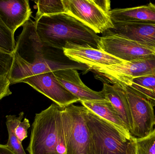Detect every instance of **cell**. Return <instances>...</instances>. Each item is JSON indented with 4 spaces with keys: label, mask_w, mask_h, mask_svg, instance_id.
Returning <instances> with one entry per match:
<instances>
[{
    "label": "cell",
    "mask_w": 155,
    "mask_h": 154,
    "mask_svg": "<svg viewBox=\"0 0 155 154\" xmlns=\"http://www.w3.org/2000/svg\"><path fill=\"white\" fill-rule=\"evenodd\" d=\"M61 109L54 103L35 115L26 149L29 154H66Z\"/></svg>",
    "instance_id": "3"
},
{
    "label": "cell",
    "mask_w": 155,
    "mask_h": 154,
    "mask_svg": "<svg viewBox=\"0 0 155 154\" xmlns=\"http://www.w3.org/2000/svg\"><path fill=\"white\" fill-rule=\"evenodd\" d=\"M82 106L92 113L110 123L128 136H131L121 118L109 101H80Z\"/></svg>",
    "instance_id": "17"
},
{
    "label": "cell",
    "mask_w": 155,
    "mask_h": 154,
    "mask_svg": "<svg viewBox=\"0 0 155 154\" xmlns=\"http://www.w3.org/2000/svg\"><path fill=\"white\" fill-rule=\"evenodd\" d=\"M66 154H92V141L85 107L70 105L61 109Z\"/></svg>",
    "instance_id": "5"
},
{
    "label": "cell",
    "mask_w": 155,
    "mask_h": 154,
    "mask_svg": "<svg viewBox=\"0 0 155 154\" xmlns=\"http://www.w3.org/2000/svg\"><path fill=\"white\" fill-rule=\"evenodd\" d=\"M15 45L14 33L5 26L0 18V49L9 54H14Z\"/></svg>",
    "instance_id": "21"
},
{
    "label": "cell",
    "mask_w": 155,
    "mask_h": 154,
    "mask_svg": "<svg viewBox=\"0 0 155 154\" xmlns=\"http://www.w3.org/2000/svg\"><path fill=\"white\" fill-rule=\"evenodd\" d=\"M59 82L80 101L107 100L103 91H94L87 86L79 77L77 70H60L54 71Z\"/></svg>",
    "instance_id": "13"
},
{
    "label": "cell",
    "mask_w": 155,
    "mask_h": 154,
    "mask_svg": "<svg viewBox=\"0 0 155 154\" xmlns=\"http://www.w3.org/2000/svg\"><path fill=\"white\" fill-rule=\"evenodd\" d=\"M104 83L123 87L131 86L134 79L155 75V58L138 60L100 68L90 69Z\"/></svg>",
    "instance_id": "6"
},
{
    "label": "cell",
    "mask_w": 155,
    "mask_h": 154,
    "mask_svg": "<svg viewBox=\"0 0 155 154\" xmlns=\"http://www.w3.org/2000/svg\"><path fill=\"white\" fill-rule=\"evenodd\" d=\"M102 91L131 134L133 122L129 104L124 89L117 85L104 83Z\"/></svg>",
    "instance_id": "16"
},
{
    "label": "cell",
    "mask_w": 155,
    "mask_h": 154,
    "mask_svg": "<svg viewBox=\"0 0 155 154\" xmlns=\"http://www.w3.org/2000/svg\"><path fill=\"white\" fill-rule=\"evenodd\" d=\"M65 55L70 59L92 68H100L124 63L117 58L100 49L90 47L69 45L64 49Z\"/></svg>",
    "instance_id": "12"
},
{
    "label": "cell",
    "mask_w": 155,
    "mask_h": 154,
    "mask_svg": "<svg viewBox=\"0 0 155 154\" xmlns=\"http://www.w3.org/2000/svg\"><path fill=\"white\" fill-rule=\"evenodd\" d=\"M136 154H155V128L146 137L136 138Z\"/></svg>",
    "instance_id": "22"
},
{
    "label": "cell",
    "mask_w": 155,
    "mask_h": 154,
    "mask_svg": "<svg viewBox=\"0 0 155 154\" xmlns=\"http://www.w3.org/2000/svg\"><path fill=\"white\" fill-rule=\"evenodd\" d=\"M14 61V54H9L0 49V76L7 77Z\"/></svg>",
    "instance_id": "23"
},
{
    "label": "cell",
    "mask_w": 155,
    "mask_h": 154,
    "mask_svg": "<svg viewBox=\"0 0 155 154\" xmlns=\"http://www.w3.org/2000/svg\"><path fill=\"white\" fill-rule=\"evenodd\" d=\"M99 49L124 61L155 58V53L131 40L116 35L100 38Z\"/></svg>",
    "instance_id": "10"
},
{
    "label": "cell",
    "mask_w": 155,
    "mask_h": 154,
    "mask_svg": "<svg viewBox=\"0 0 155 154\" xmlns=\"http://www.w3.org/2000/svg\"><path fill=\"white\" fill-rule=\"evenodd\" d=\"M11 85L7 77L0 76V100L12 94L9 86Z\"/></svg>",
    "instance_id": "25"
},
{
    "label": "cell",
    "mask_w": 155,
    "mask_h": 154,
    "mask_svg": "<svg viewBox=\"0 0 155 154\" xmlns=\"http://www.w3.org/2000/svg\"><path fill=\"white\" fill-rule=\"evenodd\" d=\"M31 13L28 0L0 1V18L13 33L29 20Z\"/></svg>",
    "instance_id": "14"
},
{
    "label": "cell",
    "mask_w": 155,
    "mask_h": 154,
    "mask_svg": "<svg viewBox=\"0 0 155 154\" xmlns=\"http://www.w3.org/2000/svg\"><path fill=\"white\" fill-rule=\"evenodd\" d=\"M0 154H15L9 150L5 145H0Z\"/></svg>",
    "instance_id": "26"
},
{
    "label": "cell",
    "mask_w": 155,
    "mask_h": 154,
    "mask_svg": "<svg viewBox=\"0 0 155 154\" xmlns=\"http://www.w3.org/2000/svg\"><path fill=\"white\" fill-rule=\"evenodd\" d=\"M30 127L29 120L25 118L23 121H21L15 129L16 135L21 142L27 137V130Z\"/></svg>",
    "instance_id": "24"
},
{
    "label": "cell",
    "mask_w": 155,
    "mask_h": 154,
    "mask_svg": "<svg viewBox=\"0 0 155 154\" xmlns=\"http://www.w3.org/2000/svg\"><path fill=\"white\" fill-rule=\"evenodd\" d=\"M131 86L150 100L155 106V75L134 79Z\"/></svg>",
    "instance_id": "19"
},
{
    "label": "cell",
    "mask_w": 155,
    "mask_h": 154,
    "mask_svg": "<svg viewBox=\"0 0 155 154\" xmlns=\"http://www.w3.org/2000/svg\"><path fill=\"white\" fill-rule=\"evenodd\" d=\"M35 2L36 3L38 9L35 17V21L38 20L41 17L45 15L66 13L62 0H39L35 1Z\"/></svg>",
    "instance_id": "20"
},
{
    "label": "cell",
    "mask_w": 155,
    "mask_h": 154,
    "mask_svg": "<svg viewBox=\"0 0 155 154\" xmlns=\"http://www.w3.org/2000/svg\"><path fill=\"white\" fill-rule=\"evenodd\" d=\"M29 84L38 92L52 100L61 108L79 101L59 82L54 71L45 72L24 79L19 82Z\"/></svg>",
    "instance_id": "9"
},
{
    "label": "cell",
    "mask_w": 155,
    "mask_h": 154,
    "mask_svg": "<svg viewBox=\"0 0 155 154\" xmlns=\"http://www.w3.org/2000/svg\"><path fill=\"white\" fill-rule=\"evenodd\" d=\"M133 122L132 136L143 138L154 130L155 115L153 103L131 86H124Z\"/></svg>",
    "instance_id": "8"
},
{
    "label": "cell",
    "mask_w": 155,
    "mask_h": 154,
    "mask_svg": "<svg viewBox=\"0 0 155 154\" xmlns=\"http://www.w3.org/2000/svg\"><path fill=\"white\" fill-rule=\"evenodd\" d=\"M22 26L21 33L16 42L12 66L7 77L11 84L19 83L31 76L60 70L89 71L88 66L70 59L63 50L42 41L37 35L34 22L31 20Z\"/></svg>",
    "instance_id": "1"
},
{
    "label": "cell",
    "mask_w": 155,
    "mask_h": 154,
    "mask_svg": "<svg viewBox=\"0 0 155 154\" xmlns=\"http://www.w3.org/2000/svg\"><path fill=\"white\" fill-rule=\"evenodd\" d=\"M66 13L76 18L95 33H104L114 28L109 12L98 0H62Z\"/></svg>",
    "instance_id": "7"
},
{
    "label": "cell",
    "mask_w": 155,
    "mask_h": 154,
    "mask_svg": "<svg viewBox=\"0 0 155 154\" xmlns=\"http://www.w3.org/2000/svg\"><path fill=\"white\" fill-rule=\"evenodd\" d=\"M113 23L155 24V5L127 8H116L109 12Z\"/></svg>",
    "instance_id": "15"
},
{
    "label": "cell",
    "mask_w": 155,
    "mask_h": 154,
    "mask_svg": "<svg viewBox=\"0 0 155 154\" xmlns=\"http://www.w3.org/2000/svg\"><path fill=\"white\" fill-rule=\"evenodd\" d=\"M103 36L116 35L131 40L155 53V24L113 23Z\"/></svg>",
    "instance_id": "11"
},
{
    "label": "cell",
    "mask_w": 155,
    "mask_h": 154,
    "mask_svg": "<svg viewBox=\"0 0 155 154\" xmlns=\"http://www.w3.org/2000/svg\"><path fill=\"white\" fill-rule=\"evenodd\" d=\"M24 115V113L21 112L18 117L14 115H10L6 116V124L9 138L5 146L15 154H26L23 148L22 143L16 135L15 132L16 127L18 124L21 121Z\"/></svg>",
    "instance_id": "18"
},
{
    "label": "cell",
    "mask_w": 155,
    "mask_h": 154,
    "mask_svg": "<svg viewBox=\"0 0 155 154\" xmlns=\"http://www.w3.org/2000/svg\"><path fill=\"white\" fill-rule=\"evenodd\" d=\"M92 141V154H136V138L85 108Z\"/></svg>",
    "instance_id": "4"
},
{
    "label": "cell",
    "mask_w": 155,
    "mask_h": 154,
    "mask_svg": "<svg viewBox=\"0 0 155 154\" xmlns=\"http://www.w3.org/2000/svg\"><path fill=\"white\" fill-rule=\"evenodd\" d=\"M34 23L40 39L54 48L63 50L73 45L99 49L101 37L68 14L45 15Z\"/></svg>",
    "instance_id": "2"
}]
</instances>
